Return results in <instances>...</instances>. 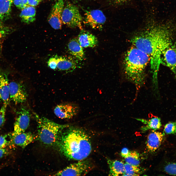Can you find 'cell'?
<instances>
[{
	"instance_id": "cell-1",
	"label": "cell",
	"mask_w": 176,
	"mask_h": 176,
	"mask_svg": "<svg viewBox=\"0 0 176 176\" xmlns=\"http://www.w3.org/2000/svg\"><path fill=\"white\" fill-rule=\"evenodd\" d=\"M148 27L134 36L131 41L133 46L149 57L152 82L156 84L158 83V72L162 54L173 42V39L172 33L165 27L154 25Z\"/></svg>"
},
{
	"instance_id": "cell-2",
	"label": "cell",
	"mask_w": 176,
	"mask_h": 176,
	"mask_svg": "<svg viewBox=\"0 0 176 176\" xmlns=\"http://www.w3.org/2000/svg\"><path fill=\"white\" fill-rule=\"evenodd\" d=\"M60 151L67 158L79 161L86 158L92 148L87 134L80 129L71 127L61 133L57 143Z\"/></svg>"
},
{
	"instance_id": "cell-3",
	"label": "cell",
	"mask_w": 176,
	"mask_h": 176,
	"mask_svg": "<svg viewBox=\"0 0 176 176\" xmlns=\"http://www.w3.org/2000/svg\"><path fill=\"white\" fill-rule=\"evenodd\" d=\"M150 59L148 55L133 46L126 52L123 61V72L126 78L137 88L144 84L146 69Z\"/></svg>"
},
{
	"instance_id": "cell-4",
	"label": "cell",
	"mask_w": 176,
	"mask_h": 176,
	"mask_svg": "<svg viewBox=\"0 0 176 176\" xmlns=\"http://www.w3.org/2000/svg\"><path fill=\"white\" fill-rule=\"evenodd\" d=\"M34 114L38 125V137L39 140L48 145L57 143L62 131L69 125L57 123L35 113Z\"/></svg>"
},
{
	"instance_id": "cell-5",
	"label": "cell",
	"mask_w": 176,
	"mask_h": 176,
	"mask_svg": "<svg viewBox=\"0 0 176 176\" xmlns=\"http://www.w3.org/2000/svg\"><path fill=\"white\" fill-rule=\"evenodd\" d=\"M62 23L69 27L83 30L82 18L78 8L75 5L68 3L64 6L62 15Z\"/></svg>"
},
{
	"instance_id": "cell-6",
	"label": "cell",
	"mask_w": 176,
	"mask_h": 176,
	"mask_svg": "<svg viewBox=\"0 0 176 176\" xmlns=\"http://www.w3.org/2000/svg\"><path fill=\"white\" fill-rule=\"evenodd\" d=\"M90 163L85 159L70 164L55 174L56 176H79L85 174L91 168Z\"/></svg>"
},
{
	"instance_id": "cell-7",
	"label": "cell",
	"mask_w": 176,
	"mask_h": 176,
	"mask_svg": "<svg viewBox=\"0 0 176 176\" xmlns=\"http://www.w3.org/2000/svg\"><path fill=\"white\" fill-rule=\"evenodd\" d=\"M14 125V130L11 134L13 136L24 132L30 123V116L29 110L25 107H21L17 113Z\"/></svg>"
},
{
	"instance_id": "cell-8",
	"label": "cell",
	"mask_w": 176,
	"mask_h": 176,
	"mask_svg": "<svg viewBox=\"0 0 176 176\" xmlns=\"http://www.w3.org/2000/svg\"><path fill=\"white\" fill-rule=\"evenodd\" d=\"M10 100L16 104L25 102L28 97L26 88L23 84L15 81L9 83Z\"/></svg>"
},
{
	"instance_id": "cell-9",
	"label": "cell",
	"mask_w": 176,
	"mask_h": 176,
	"mask_svg": "<svg viewBox=\"0 0 176 176\" xmlns=\"http://www.w3.org/2000/svg\"><path fill=\"white\" fill-rule=\"evenodd\" d=\"M64 0H58L52 7L48 18V22L54 29H61L63 23L61 17L64 7Z\"/></svg>"
},
{
	"instance_id": "cell-10",
	"label": "cell",
	"mask_w": 176,
	"mask_h": 176,
	"mask_svg": "<svg viewBox=\"0 0 176 176\" xmlns=\"http://www.w3.org/2000/svg\"><path fill=\"white\" fill-rule=\"evenodd\" d=\"M85 15V23L94 29H101L106 20L105 15L99 10L86 11Z\"/></svg>"
},
{
	"instance_id": "cell-11",
	"label": "cell",
	"mask_w": 176,
	"mask_h": 176,
	"mask_svg": "<svg viewBox=\"0 0 176 176\" xmlns=\"http://www.w3.org/2000/svg\"><path fill=\"white\" fill-rule=\"evenodd\" d=\"M161 64L169 67L176 77V43L173 42L163 52Z\"/></svg>"
},
{
	"instance_id": "cell-12",
	"label": "cell",
	"mask_w": 176,
	"mask_h": 176,
	"mask_svg": "<svg viewBox=\"0 0 176 176\" xmlns=\"http://www.w3.org/2000/svg\"><path fill=\"white\" fill-rule=\"evenodd\" d=\"M79 108L76 104L72 103L62 104L57 105L54 112L58 117L61 119H68L76 115L79 111Z\"/></svg>"
},
{
	"instance_id": "cell-13",
	"label": "cell",
	"mask_w": 176,
	"mask_h": 176,
	"mask_svg": "<svg viewBox=\"0 0 176 176\" xmlns=\"http://www.w3.org/2000/svg\"><path fill=\"white\" fill-rule=\"evenodd\" d=\"M9 83L7 72L0 71V99L7 105L10 100Z\"/></svg>"
},
{
	"instance_id": "cell-14",
	"label": "cell",
	"mask_w": 176,
	"mask_h": 176,
	"mask_svg": "<svg viewBox=\"0 0 176 176\" xmlns=\"http://www.w3.org/2000/svg\"><path fill=\"white\" fill-rule=\"evenodd\" d=\"M164 134L161 132L153 131L148 135L146 142L148 151L153 152L160 146L163 140Z\"/></svg>"
},
{
	"instance_id": "cell-15",
	"label": "cell",
	"mask_w": 176,
	"mask_h": 176,
	"mask_svg": "<svg viewBox=\"0 0 176 176\" xmlns=\"http://www.w3.org/2000/svg\"><path fill=\"white\" fill-rule=\"evenodd\" d=\"M34 137L31 133L23 132L13 136H10V145L24 148L31 143Z\"/></svg>"
},
{
	"instance_id": "cell-16",
	"label": "cell",
	"mask_w": 176,
	"mask_h": 176,
	"mask_svg": "<svg viewBox=\"0 0 176 176\" xmlns=\"http://www.w3.org/2000/svg\"><path fill=\"white\" fill-rule=\"evenodd\" d=\"M81 30L77 38L81 46L85 48L96 46L98 43L96 37L88 32L83 30Z\"/></svg>"
},
{
	"instance_id": "cell-17",
	"label": "cell",
	"mask_w": 176,
	"mask_h": 176,
	"mask_svg": "<svg viewBox=\"0 0 176 176\" xmlns=\"http://www.w3.org/2000/svg\"><path fill=\"white\" fill-rule=\"evenodd\" d=\"M68 51L73 56L79 60H82L84 54L82 47L80 44L78 39L72 38L69 42L67 45Z\"/></svg>"
},
{
	"instance_id": "cell-18",
	"label": "cell",
	"mask_w": 176,
	"mask_h": 176,
	"mask_svg": "<svg viewBox=\"0 0 176 176\" xmlns=\"http://www.w3.org/2000/svg\"><path fill=\"white\" fill-rule=\"evenodd\" d=\"M136 119L144 125L141 128V130L143 132H145L149 130L156 131L159 129L162 126L161 119L158 117H153L148 120L141 118Z\"/></svg>"
},
{
	"instance_id": "cell-19",
	"label": "cell",
	"mask_w": 176,
	"mask_h": 176,
	"mask_svg": "<svg viewBox=\"0 0 176 176\" xmlns=\"http://www.w3.org/2000/svg\"><path fill=\"white\" fill-rule=\"evenodd\" d=\"M107 163L110 169L109 176H123L124 174V164L122 161L108 159Z\"/></svg>"
},
{
	"instance_id": "cell-20",
	"label": "cell",
	"mask_w": 176,
	"mask_h": 176,
	"mask_svg": "<svg viewBox=\"0 0 176 176\" xmlns=\"http://www.w3.org/2000/svg\"><path fill=\"white\" fill-rule=\"evenodd\" d=\"M57 68L59 70H68L76 68L77 66L76 62L69 57H57Z\"/></svg>"
},
{
	"instance_id": "cell-21",
	"label": "cell",
	"mask_w": 176,
	"mask_h": 176,
	"mask_svg": "<svg viewBox=\"0 0 176 176\" xmlns=\"http://www.w3.org/2000/svg\"><path fill=\"white\" fill-rule=\"evenodd\" d=\"M14 0H0V23L5 21L10 15Z\"/></svg>"
},
{
	"instance_id": "cell-22",
	"label": "cell",
	"mask_w": 176,
	"mask_h": 176,
	"mask_svg": "<svg viewBox=\"0 0 176 176\" xmlns=\"http://www.w3.org/2000/svg\"><path fill=\"white\" fill-rule=\"evenodd\" d=\"M36 12L34 7L29 6L22 10L20 16L22 22L29 24L35 20Z\"/></svg>"
},
{
	"instance_id": "cell-23",
	"label": "cell",
	"mask_w": 176,
	"mask_h": 176,
	"mask_svg": "<svg viewBox=\"0 0 176 176\" xmlns=\"http://www.w3.org/2000/svg\"><path fill=\"white\" fill-rule=\"evenodd\" d=\"M126 163L139 166L140 159L139 154L135 151H129L128 154L123 158Z\"/></svg>"
},
{
	"instance_id": "cell-24",
	"label": "cell",
	"mask_w": 176,
	"mask_h": 176,
	"mask_svg": "<svg viewBox=\"0 0 176 176\" xmlns=\"http://www.w3.org/2000/svg\"><path fill=\"white\" fill-rule=\"evenodd\" d=\"M124 166L125 172L123 176H139L142 172L139 166L126 163L124 164Z\"/></svg>"
},
{
	"instance_id": "cell-25",
	"label": "cell",
	"mask_w": 176,
	"mask_h": 176,
	"mask_svg": "<svg viewBox=\"0 0 176 176\" xmlns=\"http://www.w3.org/2000/svg\"><path fill=\"white\" fill-rule=\"evenodd\" d=\"M164 131L167 134L176 133V121H171L166 123L164 127Z\"/></svg>"
},
{
	"instance_id": "cell-26",
	"label": "cell",
	"mask_w": 176,
	"mask_h": 176,
	"mask_svg": "<svg viewBox=\"0 0 176 176\" xmlns=\"http://www.w3.org/2000/svg\"><path fill=\"white\" fill-rule=\"evenodd\" d=\"M164 170L170 175L176 176V163L168 164L165 166Z\"/></svg>"
},
{
	"instance_id": "cell-27",
	"label": "cell",
	"mask_w": 176,
	"mask_h": 176,
	"mask_svg": "<svg viewBox=\"0 0 176 176\" xmlns=\"http://www.w3.org/2000/svg\"><path fill=\"white\" fill-rule=\"evenodd\" d=\"M10 136L9 134H5L0 135V148H5L10 145V139H8Z\"/></svg>"
},
{
	"instance_id": "cell-28",
	"label": "cell",
	"mask_w": 176,
	"mask_h": 176,
	"mask_svg": "<svg viewBox=\"0 0 176 176\" xmlns=\"http://www.w3.org/2000/svg\"><path fill=\"white\" fill-rule=\"evenodd\" d=\"M7 105L3 104L0 109V130L3 126L5 122V113Z\"/></svg>"
},
{
	"instance_id": "cell-29",
	"label": "cell",
	"mask_w": 176,
	"mask_h": 176,
	"mask_svg": "<svg viewBox=\"0 0 176 176\" xmlns=\"http://www.w3.org/2000/svg\"><path fill=\"white\" fill-rule=\"evenodd\" d=\"M13 2L17 8L21 10L29 6L28 0H14Z\"/></svg>"
},
{
	"instance_id": "cell-30",
	"label": "cell",
	"mask_w": 176,
	"mask_h": 176,
	"mask_svg": "<svg viewBox=\"0 0 176 176\" xmlns=\"http://www.w3.org/2000/svg\"><path fill=\"white\" fill-rule=\"evenodd\" d=\"M57 61L56 57H52L50 58L48 62V66L53 69H55L57 68Z\"/></svg>"
},
{
	"instance_id": "cell-31",
	"label": "cell",
	"mask_w": 176,
	"mask_h": 176,
	"mask_svg": "<svg viewBox=\"0 0 176 176\" xmlns=\"http://www.w3.org/2000/svg\"><path fill=\"white\" fill-rule=\"evenodd\" d=\"M10 153V151L6 148H0V159L8 155Z\"/></svg>"
},
{
	"instance_id": "cell-32",
	"label": "cell",
	"mask_w": 176,
	"mask_h": 176,
	"mask_svg": "<svg viewBox=\"0 0 176 176\" xmlns=\"http://www.w3.org/2000/svg\"><path fill=\"white\" fill-rule=\"evenodd\" d=\"M43 0H28L29 6L34 7L37 5Z\"/></svg>"
},
{
	"instance_id": "cell-33",
	"label": "cell",
	"mask_w": 176,
	"mask_h": 176,
	"mask_svg": "<svg viewBox=\"0 0 176 176\" xmlns=\"http://www.w3.org/2000/svg\"><path fill=\"white\" fill-rule=\"evenodd\" d=\"M129 151L128 149L126 148H123L121 150V155L122 157L124 158L128 153Z\"/></svg>"
},
{
	"instance_id": "cell-34",
	"label": "cell",
	"mask_w": 176,
	"mask_h": 176,
	"mask_svg": "<svg viewBox=\"0 0 176 176\" xmlns=\"http://www.w3.org/2000/svg\"><path fill=\"white\" fill-rule=\"evenodd\" d=\"M116 3H120L125 1L126 0H110Z\"/></svg>"
}]
</instances>
